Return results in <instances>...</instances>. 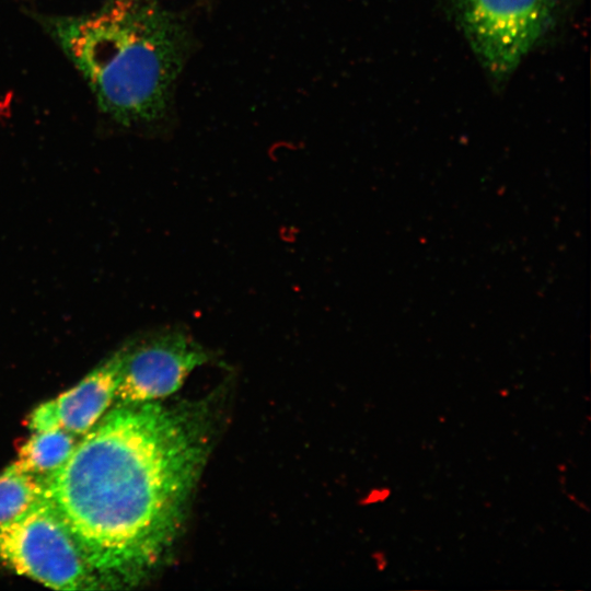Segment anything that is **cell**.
I'll return each instance as SVG.
<instances>
[{
	"mask_svg": "<svg viewBox=\"0 0 591 591\" xmlns=\"http://www.w3.org/2000/svg\"><path fill=\"white\" fill-rule=\"evenodd\" d=\"M0 560L57 590H94L103 583L45 499L0 526Z\"/></svg>",
	"mask_w": 591,
	"mask_h": 591,
	"instance_id": "obj_4",
	"label": "cell"
},
{
	"mask_svg": "<svg viewBox=\"0 0 591 591\" xmlns=\"http://www.w3.org/2000/svg\"><path fill=\"white\" fill-rule=\"evenodd\" d=\"M47 22L103 113L124 126L165 115L188 53L187 30L174 14L153 0L111 1Z\"/></svg>",
	"mask_w": 591,
	"mask_h": 591,
	"instance_id": "obj_2",
	"label": "cell"
},
{
	"mask_svg": "<svg viewBox=\"0 0 591 591\" xmlns=\"http://www.w3.org/2000/svg\"><path fill=\"white\" fill-rule=\"evenodd\" d=\"M121 364L123 349H119L78 384L38 405L26 425L32 431L61 428L74 436L85 434L115 399Z\"/></svg>",
	"mask_w": 591,
	"mask_h": 591,
	"instance_id": "obj_6",
	"label": "cell"
},
{
	"mask_svg": "<svg viewBox=\"0 0 591 591\" xmlns=\"http://www.w3.org/2000/svg\"><path fill=\"white\" fill-rule=\"evenodd\" d=\"M76 437L61 428L33 431L15 462L25 471L45 478L70 456L77 444Z\"/></svg>",
	"mask_w": 591,
	"mask_h": 591,
	"instance_id": "obj_7",
	"label": "cell"
},
{
	"mask_svg": "<svg viewBox=\"0 0 591 591\" xmlns=\"http://www.w3.org/2000/svg\"><path fill=\"white\" fill-rule=\"evenodd\" d=\"M479 62L506 81L559 22L566 0H443Z\"/></svg>",
	"mask_w": 591,
	"mask_h": 591,
	"instance_id": "obj_3",
	"label": "cell"
},
{
	"mask_svg": "<svg viewBox=\"0 0 591 591\" xmlns=\"http://www.w3.org/2000/svg\"><path fill=\"white\" fill-rule=\"evenodd\" d=\"M111 1H134V0H111Z\"/></svg>",
	"mask_w": 591,
	"mask_h": 591,
	"instance_id": "obj_9",
	"label": "cell"
},
{
	"mask_svg": "<svg viewBox=\"0 0 591 591\" xmlns=\"http://www.w3.org/2000/svg\"><path fill=\"white\" fill-rule=\"evenodd\" d=\"M123 349L115 399L120 404L159 401L177 392L209 355L186 333L167 329Z\"/></svg>",
	"mask_w": 591,
	"mask_h": 591,
	"instance_id": "obj_5",
	"label": "cell"
},
{
	"mask_svg": "<svg viewBox=\"0 0 591 591\" xmlns=\"http://www.w3.org/2000/svg\"><path fill=\"white\" fill-rule=\"evenodd\" d=\"M215 398L118 403L44 478V499L102 582L135 586L170 556L213 447Z\"/></svg>",
	"mask_w": 591,
	"mask_h": 591,
	"instance_id": "obj_1",
	"label": "cell"
},
{
	"mask_svg": "<svg viewBox=\"0 0 591 591\" xmlns=\"http://www.w3.org/2000/svg\"><path fill=\"white\" fill-rule=\"evenodd\" d=\"M44 499V478L16 462L0 472V526L27 513Z\"/></svg>",
	"mask_w": 591,
	"mask_h": 591,
	"instance_id": "obj_8",
	"label": "cell"
}]
</instances>
